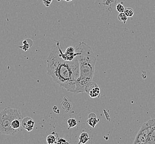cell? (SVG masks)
<instances>
[{"instance_id":"cell-1","label":"cell","mask_w":155,"mask_h":144,"mask_svg":"<svg viewBox=\"0 0 155 144\" xmlns=\"http://www.w3.org/2000/svg\"><path fill=\"white\" fill-rule=\"evenodd\" d=\"M47 74L54 81L70 92L75 93L76 81L80 77V67L76 57L72 61H66L59 55L56 45L53 46L47 59Z\"/></svg>"},{"instance_id":"cell-2","label":"cell","mask_w":155,"mask_h":144,"mask_svg":"<svg viewBox=\"0 0 155 144\" xmlns=\"http://www.w3.org/2000/svg\"><path fill=\"white\" fill-rule=\"evenodd\" d=\"M76 51L79 53L76 57L79 63L80 77L76 81L75 93H82L85 92L87 84L93 79L97 58L92 48L83 42L80 43Z\"/></svg>"},{"instance_id":"cell-3","label":"cell","mask_w":155,"mask_h":144,"mask_svg":"<svg viewBox=\"0 0 155 144\" xmlns=\"http://www.w3.org/2000/svg\"><path fill=\"white\" fill-rule=\"evenodd\" d=\"M16 119H22L21 112L15 108L6 107L0 112V133L6 135H15L19 130L11 127V124Z\"/></svg>"},{"instance_id":"cell-4","label":"cell","mask_w":155,"mask_h":144,"mask_svg":"<svg viewBox=\"0 0 155 144\" xmlns=\"http://www.w3.org/2000/svg\"><path fill=\"white\" fill-rule=\"evenodd\" d=\"M133 144H155V119H150L142 125Z\"/></svg>"},{"instance_id":"cell-5","label":"cell","mask_w":155,"mask_h":144,"mask_svg":"<svg viewBox=\"0 0 155 144\" xmlns=\"http://www.w3.org/2000/svg\"><path fill=\"white\" fill-rule=\"evenodd\" d=\"M59 44H60L59 42L56 41V46L59 49V55L65 60L72 61L79 54V52L77 53L75 52V49L72 47L67 48L65 52L64 53L62 51Z\"/></svg>"},{"instance_id":"cell-6","label":"cell","mask_w":155,"mask_h":144,"mask_svg":"<svg viewBox=\"0 0 155 144\" xmlns=\"http://www.w3.org/2000/svg\"><path fill=\"white\" fill-rule=\"evenodd\" d=\"M85 92L92 98H96L100 96V88L96 83L91 81L89 82L85 88Z\"/></svg>"},{"instance_id":"cell-7","label":"cell","mask_w":155,"mask_h":144,"mask_svg":"<svg viewBox=\"0 0 155 144\" xmlns=\"http://www.w3.org/2000/svg\"><path fill=\"white\" fill-rule=\"evenodd\" d=\"M34 125H35V122L31 117H24L22 120V127L28 131H32L34 127Z\"/></svg>"},{"instance_id":"cell-8","label":"cell","mask_w":155,"mask_h":144,"mask_svg":"<svg viewBox=\"0 0 155 144\" xmlns=\"http://www.w3.org/2000/svg\"><path fill=\"white\" fill-rule=\"evenodd\" d=\"M99 122V119L97 118L96 114L92 112L89 114L87 120V123L92 128H95L97 124Z\"/></svg>"},{"instance_id":"cell-9","label":"cell","mask_w":155,"mask_h":144,"mask_svg":"<svg viewBox=\"0 0 155 144\" xmlns=\"http://www.w3.org/2000/svg\"><path fill=\"white\" fill-rule=\"evenodd\" d=\"M79 142L78 144H85L90 140V138L87 133H82L79 136Z\"/></svg>"},{"instance_id":"cell-10","label":"cell","mask_w":155,"mask_h":144,"mask_svg":"<svg viewBox=\"0 0 155 144\" xmlns=\"http://www.w3.org/2000/svg\"><path fill=\"white\" fill-rule=\"evenodd\" d=\"M22 119H15L12 122L11 127L13 129H15V130H19V129H20V127L22 125Z\"/></svg>"},{"instance_id":"cell-11","label":"cell","mask_w":155,"mask_h":144,"mask_svg":"<svg viewBox=\"0 0 155 144\" xmlns=\"http://www.w3.org/2000/svg\"><path fill=\"white\" fill-rule=\"evenodd\" d=\"M58 138L53 134L49 135L47 138V142L48 144H56Z\"/></svg>"},{"instance_id":"cell-12","label":"cell","mask_w":155,"mask_h":144,"mask_svg":"<svg viewBox=\"0 0 155 144\" xmlns=\"http://www.w3.org/2000/svg\"><path fill=\"white\" fill-rule=\"evenodd\" d=\"M67 123L69 126L68 129L72 128H74L77 125V122L74 118H70L69 119H68Z\"/></svg>"},{"instance_id":"cell-13","label":"cell","mask_w":155,"mask_h":144,"mask_svg":"<svg viewBox=\"0 0 155 144\" xmlns=\"http://www.w3.org/2000/svg\"><path fill=\"white\" fill-rule=\"evenodd\" d=\"M128 17L124 13H119L118 15V19L120 21L122 22L124 24H125L128 20Z\"/></svg>"},{"instance_id":"cell-14","label":"cell","mask_w":155,"mask_h":144,"mask_svg":"<svg viewBox=\"0 0 155 144\" xmlns=\"http://www.w3.org/2000/svg\"><path fill=\"white\" fill-rule=\"evenodd\" d=\"M124 13L126 15V16H127L128 17H131L134 16V12L133 10L130 7L125 8V11Z\"/></svg>"},{"instance_id":"cell-15","label":"cell","mask_w":155,"mask_h":144,"mask_svg":"<svg viewBox=\"0 0 155 144\" xmlns=\"http://www.w3.org/2000/svg\"><path fill=\"white\" fill-rule=\"evenodd\" d=\"M125 8L124 7L122 4L119 3L116 6V10L119 13H124L125 11Z\"/></svg>"},{"instance_id":"cell-16","label":"cell","mask_w":155,"mask_h":144,"mask_svg":"<svg viewBox=\"0 0 155 144\" xmlns=\"http://www.w3.org/2000/svg\"><path fill=\"white\" fill-rule=\"evenodd\" d=\"M23 46L22 47H19L20 48H21L23 51H27L29 48L30 47V45L29 44V43H28L27 42V39H25L23 41Z\"/></svg>"},{"instance_id":"cell-17","label":"cell","mask_w":155,"mask_h":144,"mask_svg":"<svg viewBox=\"0 0 155 144\" xmlns=\"http://www.w3.org/2000/svg\"><path fill=\"white\" fill-rule=\"evenodd\" d=\"M56 144H70L65 139L63 138H58Z\"/></svg>"},{"instance_id":"cell-18","label":"cell","mask_w":155,"mask_h":144,"mask_svg":"<svg viewBox=\"0 0 155 144\" xmlns=\"http://www.w3.org/2000/svg\"><path fill=\"white\" fill-rule=\"evenodd\" d=\"M52 2L53 0H43V5L46 7H49Z\"/></svg>"},{"instance_id":"cell-19","label":"cell","mask_w":155,"mask_h":144,"mask_svg":"<svg viewBox=\"0 0 155 144\" xmlns=\"http://www.w3.org/2000/svg\"><path fill=\"white\" fill-rule=\"evenodd\" d=\"M65 1H66V2H70V1H72L73 0H64Z\"/></svg>"},{"instance_id":"cell-20","label":"cell","mask_w":155,"mask_h":144,"mask_svg":"<svg viewBox=\"0 0 155 144\" xmlns=\"http://www.w3.org/2000/svg\"><path fill=\"white\" fill-rule=\"evenodd\" d=\"M57 1H58V2H60V1H62V0H57Z\"/></svg>"}]
</instances>
